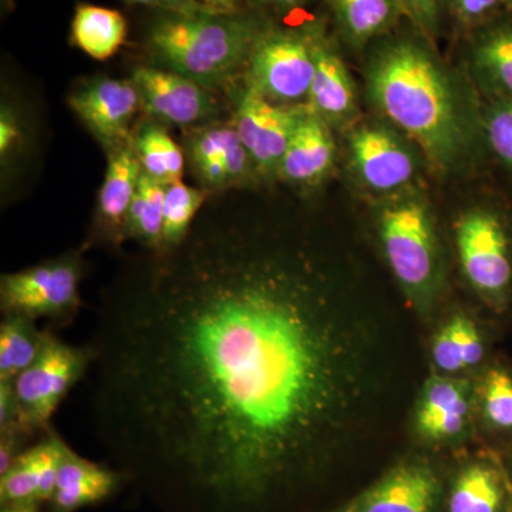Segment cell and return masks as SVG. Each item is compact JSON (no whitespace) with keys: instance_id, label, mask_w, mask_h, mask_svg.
<instances>
[{"instance_id":"obj_1","label":"cell","mask_w":512,"mask_h":512,"mask_svg":"<svg viewBox=\"0 0 512 512\" xmlns=\"http://www.w3.org/2000/svg\"><path fill=\"white\" fill-rule=\"evenodd\" d=\"M97 436L190 512H272L383 433L399 318L303 239L214 217L111 286L92 342Z\"/></svg>"},{"instance_id":"obj_2","label":"cell","mask_w":512,"mask_h":512,"mask_svg":"<svg viewBox=\"0 0 512 512\" xmlns=\"http://www.w3.org/2000/svg\"><path fill=\"white\" fill-rule=\"evenodd\" d=\"M363 55L370 103L420 148L434 171L468 173L490 156L476 84L409 20Z\"/></svg>"},{"instance_id":"obj_3","label":"cell","mask_w":512,"mask_h":512,"mask_svg":"<svg viewBox=\"0 0 512 512\" xmlns=\"http://www.w3.org/2000/svg\"><path fill=\"white\" fill-rule=\"evenodd\" d=\"M268 16L251 6L237 13L154 12L143 35L148 64L221 93L237 89ZM234 89V90H235Z\"/></svg>"},{"instance_id":"obj_4","label":"cell","mask_w":512,"mask_h":512,"mask_svg":"<svg viewBox=\"0 0 512 512\" xmlns=\"http://www.w3.org/2000/svg\"><path fill=\"white\" fill-rule=\"evenodd\" d=\"M373 231L407 308L430 322L446 291L447 256L429 198L417 187L380 198Z\"/></svg>"},{"instance_id":"obj_5","label":"cell","mask_w":512,"mask_h":512,"mask_svg":"<svg viewBox=\"0 0 512 512\" xmlns=\"http://www.w3.org/2000/svg\"><path fill=\"white\" fill-rule=\"evenodd\" d=\"M454 255L485 318L512 316V210L498 200L466 207L453 224Z\"/></svg>"},{"instance_id":"obj_6","label":"cell","mask_w":512,"mask_h":512,"mask_svg":"<svg viewBox=\"0 0 512 512\" xmlns=\"http://www.w3.org/2000/svg\"><path fill=\"white\" fill-rule=\"evenodd\" d=\"M318 22L315 18L301 26H284L268 16L249 53L242 84L272 103L308 104Z\"/></svg>"},{"instance_id":"obj_7","label":"cell","mask_w":512,"mask_h":512,"mask_svg":"<svg viewBox=\"0 0 512 512\" xmlns=\"http://www.w3.org/2000/svg\"><path fill=\"white\" fill-rule=\"evenodd\" d=\"M92 366L89 348L69 345L46 330L45 342L35 362L12 382L15 420L0 436L30 440L52 429L53 416L70 390Z\"/></svg>"},{"instance_id":"obj_8","label":"cell","mask_w":512,"mask_h":512,"mask_svg":"<svg viewBox=\"0 0 512 512\" xmlns=\"http://www.w3.org/2000/svg\"><path fill=\"white\" fill-rule=\"evenodd\" d=\"M84 262L80 252H70L0 278L3 316L46 319L67 325L82 308L80 284Z\"/></svg>"},{"instance_id":"obj_9","label":"cell","mask_w":512,"mask_h":512,"mask_svg":"<svg viewBox=\"0 0 512 512\" xmlns=\"http://www.w3.org/2000/svg\"><path fill=\"white\" fill-rule=\"evenodd\" d=\"M348 158L356 183L377 200L416 187L426 161L420 148L384 119L352 127Z\"/></svg>"},{"instance_id":"obj_10","label":"cell","mask_w":512,"mask_h":512,"mask_svg":"<svg viewBox=\"0 0 512 512\" xmlns=\"http://www.w3.org/2000/svg\"><path fill=\"white\" fill-rule=\"evenodd\" d=\"M410 431L426 450L461 447L478 439L473 377L430 373L410 406Z\"/></svg>"},{"instance_id":"obj_11","label":"cell","mask_w":512,"mask_h":512,"mask_svg":"<svg viewBox=\"0 0 512 512\" xmlns=\"http://www.w3.org/2000/svg\"><path fill=\"white\" fill-rule=\"evenodd\" d=\"M232 123L247 148L259 181H278L279 167L308 104L272 103L251 89L238 87Z\"/></svg>"},{"instance_id":"obj_12","label":"cell","mask_w":512,"mask_h":512,"mask_svg":"<svg viewBox=\"0 0 512 512\" xmlns=\"http://www.w3.org/2000/svg\"><path fill=\"white\" fill-rule=\"evenodd\" d=\"M446 483L423 454L404 457L333 512H444Z\"/></svg>"},{"instance_id":"obj_13","label":"cell","mask_w":512,"mask_h":512,"mask_svg":"<svg viewBox=\"0 0 512 512\" xmlns=\"http://www.w3.org/2000/svg\"><path fill=\"white\" fill-rule=\"evenodd\" d=\"M185 161L202 190L222 192L259 183L254 163L232 120L185 131Z\"/></svg>"},{"instance_id":"obj_14","label":"cell","mask_w":512,"mask_h":512,"mask_svg":"<svg viewBox=\"0 0 512 512\" xmlns=\"http://www.w3.org/2000/svg\"><path fill=\"white\" fill-rule=\"evenodd\" d=\"M130 79L136 84L146 116L164 126L178 127L185 133L221 120L217 93L194 80L151 64L136 67Z\"/></svg>"},{"instance_id":"obj_15","label":"cell","mask_w":512,"mask_h":512,"mask_svg":"<svg viewBox=\"0 0 512 512\" xmlns=\"http://www.w3.org/2000/svg\"><path fill=\"white\" fill-rule=\"evenodd\" d=\"M67 103L106 153L131 140L134 120L138 111L143 110L140 94L131 79L103 76L77 84Z\"/></svg>"},{"instance_id":"obj_16","label":"cell","mask_w":512,"mask_h":512,"mask_svg":"<svg viewBox=\"0 0 512 512\" xmlns=\"http://www.w3.org/2000/svg\"><path fill=\"white\" fill-rule=\"evenodd\" d=\"M444 512H512V480L500 451L466 453L446 485Z\"/></svg>"},{"instance_id":"obj_17","label":"cell","mask_w":512,"mask_h":512,"mask_svg":"<svg viewBox=\"0 0 512 512\" xmlns=\"http://www.w3.org/2000/svg\"><path fill=\"white\" fill-rule=\"evenodd\" d=\"M315 50L316 69L309 92V109L333 131L353 126L357 119L356 86L326 16L319 18Z\"/></svg>"},{"instance_id":"obj_18","label":"cell","mask_w":512,"mask_h":512,"mask_svg":"<svg viewBox=\"0 0 512 512\" xmlns=\"http://www.w3.org/2000/svg\"><path fill=\"white\" fill-rule=\"evenodd\" d=\"M484 320L467 309L447 312L430 338L431 373L451 377L476 376L493 357L490 333Z\"/></svg>"},{"instance_id":"obj_19","label":"cell","mask_w":512,"mask_h":512,"mask_svg":"<svg viewBox=\"0 0 512 512\" xmlns=\"http://www.w3.org/2000/svg\"><path fill=\"white\" fill-rule=\"evenodd\" d=\"M463 42L467 73L483 100L512 103V10Z\"/></svg>"},{"instance_id":"obj_20","label":"cell","mask_w":512,"mask_h":512,"mask_svg":"<svg viewBox=\"0 0 512 512\" xmlns=\"http://www.w3.org/2000/svg\"><path fill=\"white\" fill-rule=\"evenodd\" d=\"M69 448L53 429L43 434L36 444L25 448L0 476V504L49 503Z\"/></svg>"},{"instance_id":"obj_21","label":"cell","mask_w":512,"mask_h":512,"mask_svg":"<svg viewBox=\"0 0 512 512\" xmlns=\"http://www.w3.org/2000/svg\"><path fill=\"white\" fill-rule=\"evenodd\" d=\"M143 167L131 140L107 153V170L97 197L93 241L120 247L124 242V222L136 195Z\"/></svg>"},{"instance_id":"obj_22","label":"cell","mask_w":512,"mask_h":512,"mask_svg":"<svg viewBox=\"0 0 512 512\" xmlns=\"http://www.w3.org/2000/svg\"><path fill=\"white\" fill-rule=\"evenodd\" d=\"M340 47L365 53L407 20L400 0H320Z\"/></svg>"},{"instance_id":"obj_23","label":"cell","mask_w":512,"mask_h":512,"mask_svg":"<svg viewBox=\"0 0 512 512\" xmlns=\"http://www.w3.org/2000/svg\"><path fill=\"white\" fill-rule=\"evenodd\" d=\"M335 161L333 130L308 106L286 148L278 181L299 190H315L332 173Z\"/></svg>"},{"instance_id":"obj_24","label":"cell","mask_w":512,"mask_h":512,"mask_svg":"<svg viewBox=\"0 0 512 512\" xmlns=\"http://www.w3.org/2000/svg\"><path fill=\"white\" fill-rule=\"evenodd\" d=\"M473 380L478 439L503 451L512 444V366L493 356Z\"/></svg>"},{"instance_id":"obj_25","label":"cell","mask_w":512,"mask_h":512,"mask_svg":"<svg viewBox=\"0 0 512 512\" xmlns=\"http://www.w3.org/2000/svg\"><path fill=\"white\" fill-rule=\"evenodd\" d=\"M120 480L116 471L87 460L69 448L57 473L49 512H76L99 504L117 490Z\"/></svg>"},{"instance_id":"obj_26","label":"cell","mask_w":512,"mask_h":512,"mask_svg":"<svg viewBox=\"0 0 512 512\" xmlns=\"http://www.w3.org/2000/svg\"><path fill=\"white\" fill-rule=\"evenodd\" d=\"M72 43L94 60L110 59L127 37V20L116 9L79 3L72 20Z\"/></svg>"},{"instance_id":"obj_27","label":"cell","mask_w":512,"mask_h":512,"mask_svg":"<svg viewBox=\"0 0 512 512\" xmlns=\"http://www.w3.org/2000/svg\"><path fill=\"white\" fill-rule=\"evenodd\" d=\"M131 144L144 173L151 178L165 185L183 181L187 164L184 150L164 124L146 116L134 126Z\"/></svg>"},{"instance_id":"obj_28","label":"cell","mask_w":512,"mask_h":512,"mask_svg":"<svg viewBox=\"0 0 512 512\" xmlns=\"http://www.w3.org/2000/svg\"><path fill=\"white\" fill-rule=\"evenodd\" d=\"M165 184L141 174L136 195L124 222V241H134L150 254H160L163 245Z\"/></svg>"},{"instance_id":"obj_29","label":"cell","mask_w":512,"mask_h":512,"mask_svg":"<svg viewBox=\"0 0 512 512\" xmlns=\"http://www.w3.org/2000/svg\"><path fill=\"white\" fill-rule=\"evenodd\" d=\"M47 330V329H46ZM46 330L23 316H3L0 323V382H13L42 350Z\"/></svg>"},{"instance_id":"obj_30","label":"cell","mask_w":512,"mask_h":512,"mask_svg":"<svg viewBox=\"0 0 512 512\" xmlns=\"http://www.w3.org/2000/svg\"><path fill=\"white\" fill-rule=\"evenodd\" d=\"M208 195L202 188L190 187L183 181L165 185L163 245L160 254L173 252L187 241L195 217Z\"/></svg>"},{"instance_id":"obj_31","label":"cell","mask_w":512,"mask_h":512,"mask_svg":"<svg viewBox=\"0 0 512 512\" xmlns=\"http://www.w3.org/2000/svg\"><path fill=\"white\" fill-rule=\"evenodd\" d=\"M484 131L488 154L512 177V103L484 100Z\"/></svg>"},{"instance_id":"obj_32","label":"cell","mask_w":512,"mask_h":512,"mask_svg":"<svg viewBox=\"0 0 512 512\" xmlns=\"http://www.w3.org/2000/svg\"><path fill=\"white\" fill-rule=\"evenodd\" d=\"M505 0H448L447 19L461 39L510 12Z\"/></svg>"},{"instance_id":"obj_33","label":"cell","mask_w":512,"mask_h":512,"mask_svg":"<svg viewBox=\"0 0 512 512\" xmlns=\"http://www.w3.org/2000/svg\"><path fill=\"white\" fill-rule=\"evenodd\" d=\"M407 20L436 43L447 19L448 0H400Z\"/></svg>"},{"instance_id":"obj_34","label":"cell","mask_w":512,"mask_h":512,"mask_svg":"<svg viewBox=\"0 0 512 512\" xmlns=\"http://www.w3.org/2000/svg\"><path fill=\"white\" fill-rule=\"evenodd\" d=\"M23 141H25V133H23L18 111L3 101L0 109V157H2L3 167L9 163L10 158L18 154Z\"/></svg>"},{"instance_id":"obj_35","label":"cell","mask_w":512,"mask_h":512,"mask_svg":"<svg viewBox=\"0 0 512 512\" xmlns=\"http://www.w3.org/2000/svg\"><path fill=\"white\" fill-rule=\"evenodd\" d=\"M128 6H143L154 12H175L194 15V13L214 12L204 5L201 0H123Z\"/></svg>"},{"instance_id":"obj_36","label":"cell","mask_w":512,"mask_h":512,"mask_svg":"<svg viewBox=\"0 0 512 512\" xmlns=\"http://www.w3.org/2000/svg\"><path fill=\"white\" fill-rule=\"evenodd\" d=\"M313 2L318 0H247L248 6L274 19L276 16L291 15L293 12L305 9Z\"/></svg>"},{"instance_id":"obj_37","label":"cell","mask_w":512,"mask_h":512,"mask_svg":"<svg viewBox=\"0 0 512 512\" xmlns=\"http://www.w3.org/2000/svg\"><path fill=\"white\" fill-rule=\"evenodd\" d=\"M201 2L217 13H237L248 8L247 0H201Z\"/></svg>"},{"instance_id":"obj_38","label":"cell","mask_w":512,"mask_h":512,"mask_svg":"<svg viewBox=\"0 0 512 512\" xmlns=\"http://www.w3.org/2000/svg\"><path fill=\"white\" fill-rule=\"evenodd\" d=\"M40 503H15L2 505L0 512H39Z\"/></svg>"},{"instance_id":"obj_39","label":"cell","mask_w":512,"mask_h":512,"mask_svg":"<svg viewBox=\"0 0 512 512\" xmlns=\"http://www.w3.org/2000/svg\"><path fill=\"white\" fill-rule=\"evenodd\" d=\"M501 456H503L505 461V466L508 468V473H510L511 480H512V444L511 446H508L507 448H504L503 451H500Z\"/></svg>"},{"instance_id":"obj_40","label":"cell","mask_w":512,"mask_h":512,"mask_svg":"<svg viewBox=\"0 0 512 512\" xmlns=\"http://www.w3.org/2000/svg\"><path fill=\"white\" fill-rule=\"evenodd\" d=\"M507 2L508 8L512 10V0H505Z\"/></svg>"}]
</instances>
